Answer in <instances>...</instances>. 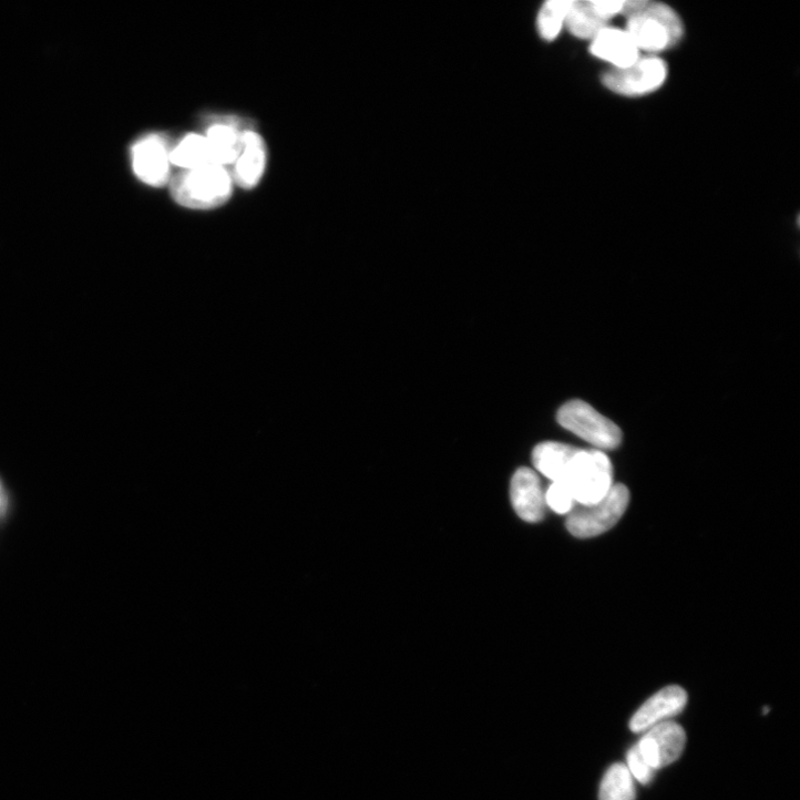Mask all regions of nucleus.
I'll list each match as a JSON object with an SVG mask.
<instances>
[{"label": "nucleus", "mask_w": 800, "mask_h": 800, "mask_svg": "<svg viewBox=\"0 0 800 800\" xmlns=\"http://www.w3.org/2000/svg\"><path fill=\"white\" fill-rule=\"evenodd\" d=\"M170 188L180 206L193 211H212L229 202L234 181L227 167L211 164L195 170H181L172 177Z\"/></svg>", "instance_id": "obj_1"}, {"label": "nucleus", "mask_w": 800, "mask_h": 800, "mask_svg": "<svg viewBox=\"0 0 800 800\" xmlns=\"http://www.w3.org/2000/svg\"><path fill=\"white\" fill-rule=\"evenodd\" d=\"M626 31L640 52L659 54L680 42L684 25L671 8L647 2L642 10L628 18Z\"/></svg>", "instance_id": "obj_2"}, {"label": "nucleus", "mask_w": 800, "mask_h": 800, "mask_svg": "<svg viewBox=\"0 0 800 800\" xmlns=\"http://www.w3.org/2000/svg\"><path fill=\"white\" fill-rule=\"evenodd\" d=\"M561 482L570 489L577 505H592L614 486L612 462L605 452L577 449Z\"/></svg>", "instance_id": "obj_3"}, {"label": "nucleus", "mask_w": 800, "mask_h": 800, "mask_svg": "<svg viewBox=\"0 0 800 800\" xmlns=\"http://www.w3.org/2000/svg\"><path fill=\"white\" fill-rule=\"evenodd\" d=\"M557 422L594 450L602 452L617 449L623 440L619 428L581 399L571 400L557 413Z\"/></svg>", "instance_id": "obj_4"}, {"label": "nucleus", "mask_w": 800, "mask_h": 800, "mask_svg": "<svg viewBox=\"0 0 800 800\" xmlns=\"http://www.w3.org/2000/svg\"><path fill=\"white\" fill-rule=\"evenodd\" d=\"M629 491L614 484L611 491L592 505H577L568 514L566 527L577 539H592L612 530L624 516L629 504Z\"/></svg>", "instance_id": "obj_5"}, {"label": "nucleus", "mask_w": 800, "mask_h": 800, "mask_svg": "<svg viewBox=\"0 0 800 800\" xmlns=\"http://www.w3.org/2000/svg\"><path fill=\"white\" fill-rule=\"evenodd\" d=\"M667 74V65L663 60L654 55L640 57L627 69L611 70L604 74L602 82L617 95L638 98L659 90L666 82Z\"/></svg>", "instance_id": "obj_6"}, {"label": "nucleus", "mask_w": 800, "mask_h": 800, "mask_svg": "<svg viewBox=\"0 0 800 800\" xmlns=\"http://www.w3.org/2000/svg\"><path fill=\"white\" fill-rule=\"evenodd\" d=\"M170 141L162 134H148L136 141L131 150L134 174L151 187H164L172 180Z\"/></svg>", "instance_id": "obj_7"}, {"label": "nucleus", "mask_w": 800, "mask_h": 800, "mask_svg": "<svg viewBox=\"0 0 800 800\" xmlns=\"http://www.w3.org/2000/svg\"><path fill=\"white\" fill-rule=\"evenodd\" d=\"M685 743L686 734L683 727L674 721H664L645 731L636 747L656 771L676 761L681 756Z\"/></svg>", "instance_id": "obj_8"}, {"label": "nucleus", "mask_w": 800, "mask_h": 800, "mask_svg": "<svg viewBox=\"0 0 800 800\" xmlns=\"http://www.w3.org/2000/svg\"><path fill=\"white\" fill-rule=\"evenodd\" d=\"M687 704V693L679 686H668L650 697L630 719L634 732H645L678 715Z\"/></svg>", "instance_id": "obj_9"}, {"label": "nucleus", "mask_w": 800, "mask_h": 800, "mask_svg": "<svg viewBox=\"0 0 800 800\" xmlns=\"http://www.w3.org/2000/svg\"><path fill=\"white\" fill-rule=\"evenodd\" d=\"M243 150L233 165L232 177L238 187L250 191L258 186L267 166V146L255 130L243 133Z\"/></svg>", "instance_id": "obj_10"}, {"label": "nucleus", "mask_w": 800, "mask_h": 800, "mask_svg": "<svg viewBox=\"0 0 800 800\" xmlns=\"http://www.w3.org/2000/svg\"><path fill=\"white\" fill-rule=\"evenodd\" d=\"M511 501L517 515L527 523H539L545 516V492L537 474L520 469L512 479Z\"/></svg>", "instance_id": "obj_11"}, {"label": "nucleus", "mask_w": 800, "mask_h": 800, "mask_svg": "<svg viewBox=\"0 0 800 800\" xmlns=\"http://www.w3.org/2000/svg\"><path fill=\"white\" fill-rule=\"evenodd\" d=\"M593 57L613 65L614 70H624L640 59V51L626 30L606 28L591 44Z\"/></svg>", "instance_id": "obj_12"}, {"label": "nucleus", "mask_w": 800, "mask_h": 800, "mask_svg": "<svg viewBox=\"0 0 800 800\" xmlns=\"http://www.w3.org/2000/svg\"><path fill=\"white\" fill-rule=\"evenodd\" d=\"M577 448L557 442H545L533 453L535 469L552 482H561L573 460Z\"/></svg>", "instance_id": "obj_13"}, {"label": "nucleus", "mask_w": 800, "mask_h": 800, "mask_svg": "<svg viewBox=\"0 0 800 800\" xmlns=\"http://www.w3.org/2000/svg\"><path fill=\"white\" fill-rule=\"evenodd\" d=\"M244 132L236 126L211 122L205 136L216 164L228 168L236 163L243 150Z\"/></svg>", "instance_id": "obj_14"}, {"label": "nucleus", "mask_w": 800, "mask_h": 800, "mask_svg": "<svg viewBox=\"0 0 800 800\" xmlns=\"http://www.w3.org/2000/svg\"><path fill=\"white\" fill-rule=\"evenodd\" d=\"M607 24L594 0H571L565 28L573 37L592 41Z\"/></svg>", "instance_id": "obj_15"}, {"label": "nucleus", "mask_w": 800, "mask_h": 800, "mask_svg": "<svg viewBox=\"0 0 800 800\" xmlns=\"http://www.w3.org/2000/svg\"><path fill=\"white\" fill-rule=\"evenodd\" d=\"M171 163L181 170H195L216 164L205 135L188 134L171 151Z\"/></svg>", "instance_id": "obj_16"}, {"label": "nucleus", "mask_w": 800, "mask_h": 800, "mask_svg": "<svg viewBox=\"0 0 800 800\" xmlns=\"http://www.w3.org/2000/svg\"><path fill=\"white\" fill-rule=\"evenodd\" d=\"M634 777L624 763L613 765L605 773L599 789V800H635Z\"/></svg>", "instance_id": "obj_17"}, {"label": "nucleus", "mask_w": 800, "mask_h": 800, "mask_svg": "<svg viewBox=\"0 0 800 800\" xmlns=\"http://www.w3.org/2000/svg\"><path fill=\"white\" fill-rule=\"evenodd\" d=\"M571 0H548L537 16V31L546 42L555 41L565 28Z\"/></svg>", "instance_id": "obj_18"}, {"label": "nucleus", "mask_w": 800, "mask_h": 800, "mask_svg": "<svg viewBox=\"0 0 800 800\" xmlns=\"http://www.w3.org/2000/svg\"><path fill=\"white\" fill-rule=\"evenodd\" d=\"M546 506L560 515H568L576 502L570 489L562 482H553L545 493Z\"/></svg>", "instance_id": "obj_19"}, {"label": "nucleus", "mask_w": 800, "mask_h": 800, "mask_svg": "<svg viewBox=\"0 0 800 800\" xmlns=\"http://www.w3.org/2000/svg\"><path fill=\"white\" fill-rule=\"evenodd\" d=\"M627 768L632 776L642 783H648L655 776V770L642 757L636 745L627 753Z\"/></svg>", "instance_id": "obj_20"}, {"label": "nucleus", "mask_w": 800, "mask_h": 800, "mask_svg": "<svg viewBox=\"0 0 800 800\" xmlns=\"http://www.w3.org/2000/svg\"><path fill=\"white\" fill-rule=\"evenodd\" d=\"M594 2L596 9L607 22L623 16L625 2H619V0H594Z\"/></svg>", "instance_id": "obj_21"}]
</instances>
